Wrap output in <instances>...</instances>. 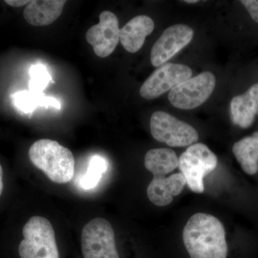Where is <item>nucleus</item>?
I'll return each instance as SVG.
<instances>
[{
  "instance_id": "nucleus-1",
  "label": "nucleus",
  "mask_w": 258,
  "mask_h": 258,
  "mask_svg": "<svg viewBox=\"0 0 258 258\" xmlns=\"http://www.w3.org/2000/svg\"><path fill=\"white\" fill-rule=\"evenodd\" d=\"M183 241L191 258H227L228 254L224 226L209 214L190 217L183 230Z\"/></svg>"
},
{
  "instance_id": "nucleus-2",
  "label": "nucleus",
  "mask_w": 258,
  "mask_h": 258,
  "mask_svg": "<svg viewBox=\"0 0 258 258\" xmlns=\"http://www.w3.org/2000/svg\"><path fill=\"white\" fill-rule=\"evenodd\" d=\"M29 158L34 166L57 184H66L74 178L75 159L73 153L56 141L40 139L29 149Z\"/></svg>"
},
{
  "instance_id": "nucleus-3",
  "label": "nucleus",
  "mask_w": 258,
  "mask_h": 258,
  "mask_svg": "<svg viewBox=\"0 0 258 258\" xmlns=\"http://www.w3.org/2000/svg\"><path fill=\"white\" fill-rule=\"evenodd\" d=\"M24 239L19 245L21 258H59L55 233L45 217H32L24 226Z\"/></svg>"
},
{
  "instance_id": "nucleus-4",
  "label": "nucleus",
  "mask_w": 258,
  "mask_h": 258,
  "mask_svg": "<svg viewBox=\"0 0 258 258\" xmlns=\"http://www.w3.org/2000/svg\"><path fill=\"white\" fill-rule=\"evenodd\" d=\"M217 165V156L208 146L195 143L180 156L178 166L189 189L194 192L203 193L204 177L215 170Z\"/></svg>"
},
{
  "instance_id": "nucleus-5",
  "label": "nucleus",
  "mask_w": 258,
  "mask_h": 258,
  "mask_svg": "<svg viewBox=\"0 0 258 258\" xmlns=\"http://www.w3.org/2000/svg\"><path fill=\"white\" fill-rule=\"evenodd\" d=\"M150 130L153 138L169 147H189L199 139L198 132L191 125L164 111L153 113Z\"/></svg>"
},
{
  "instance_id": "nucleus-6",
  "label": "nucleus",
  "mask_w": 258,
  "mask_h": 258,
  "mask_svg": "<svg viewBox=\"0 0 258 258\" xmlns=\"http://www.w3.org/2000/svg\"><path fill=\"white\" fill-rule=\"evenodd\" d=\"M81 247L84 258H119L113 227L101 217L93 219L83 227Z\"/></svg>"
},
{
  "instance_id": "nucleus-7",
  "label": "nucleus",
  "mask_w": 258,
  "mask_h": 258,
  "mask_svg": "<svg viewBox=\"0 0 258 258\" xmlns=\"http://www.w3.org/2000/svg\"><path fill=\"white\" fill-rule=\"evenodd\" d=\"M216 79L210 72L190 78L171 89L168 95L171 104L180 109L191 110L203 104L211 96Z\"/></svg>"
},
{
  "instance_id": "nucleus-8",
  "label": "nucleus",
  "mask_w": 258,
  "mask_h": 258,
  "mask_svg": "<svg viewBox=\"0 0 258 258\" xmlns=\"http://www.w3.org/2000/svg\"><path fill=\"white\" fill-rule=\"evenodd\" d=\"M191 76L192 71L187 66L166 62L154 71L143 83L140 95L145 99H154L166 91H170Z\"/></svg>"
},
{
  "instance_id": "nucleus-9",
  "label": "nucleus",
  "mask_w": 258,
  "mask_h": 258,
  "mask_svg": "<svg viewBox=\"0 0 258 258\" xmlns=\"http://www.w3.org/2000/svg\"><path fill=\"white\" fill-rule=\"evenodd\" d=\"M86 39L98 57H106L111 55L120 41V28L116 15L110 11L101 13L99 23L89 28Z\"/></svg>"
},
{
  "instance_id": "nucleus-10",
  "label": "nucleus",
  "mask_w": 258,
  "mask_h": 258,
  "mask_svg": "<svg viewBox=\"0 0 258 258\" xmlns=\"http://www.w3.org/2000/svg\"><path fill=\"white\" fill-rule=\"evenodd\" d=\"M194 31L189 26L182 24L166 28L153 45L151 62L155 67H160L174 57L192 40Z\"/></svg>"
},
{
  "instance_id": "nucleus-11",
  "label": "nucleus",
  "mask_w": 258,
  "mask_h": 258,
  "mask_svg": "<svg viewBox=\"0 0 258 258\" xmlns=\"http://www.w3.org/2000/svg\"><path fill=\"white\" fill-rule=\"evenodd\" d=\"M186 179L181 173L165 176H154L147 188V196L154 205L164 207L172 203L173 197L184 189Z\"/></svg>"
},
{
  "instance_id": "nucleus-12",
  "label": "nucleus",
  "mask_w": 258,
  "mask_h": 258,
  "mask_svg": "<svg viewBox=\"0 0 258 258\" xmlns=\"http://www.w3.org/2000/svg\"><path fill=\"white\" fill-rule=\"evenodd\" d=\"M232 123L242 128L253 123L258 114V83L252 85L246 92L236 96L230 103Z\"/></svg>"
},
{
  "instance_id": "nucleus-13",
  "label": "nucleus",
  "mask_w": 258,
  "mask_h": 258,
  "mask_svg": "<svg viewBox=\"0 0 258 258\" xmlns=\"http://www.w3.org/2000/svg\"><path fill=\"white\" fill-rule=\"evenodd\" d=\"M154 21L147 15H138L120 29V42L131 53L138 52L143 46L145 39L154 31Z\"/></svg>"
},
{
  "instance_id": "nucleus-14",
  "label": "nucleus",
  "mask_w": 258,
  "mask_h": 258,
  "mask_svg": "<svg viewBox=\"0 0 258 258\" xmlns=\"http://www.w3.org/2000/svg\"><path fill=\"white\" fill-rule=\"evenodd\" d=\"M66 1L34 0L24 10V18L34 26H47L60 18Z\"/></svg>"
},
{
  "instance_id": "nucleus-15",
  "label": "nucleus",
  "mask_w": 258,
  "mask_h": 258,
  "mask_svg": "<svg viewBox=\"0 0 258 258\" xmlns=\"http://www.w3.org/2000/svg\"><path fill=\"white\" fill-rule=\"evenodd\" d=\"M232 152L246 174H255L258 171V132L234 144Z\"/></svg>"
},
{
  "instance_id": "nucleus-16",
  "label": "nucleus",
  "mask_w": 258,
  "mask_h": 258,
  "mask_svg": "<svg viewBox=\"0 0 258 258\" xmlns=\"http://www.w3.org/2000/svg\"><path fill=\"white\" fill-rule=\"evenodd\" d=\"M144 166L154 176H165L179 166V159L172 149H153L146 154Z\"/></svg>"
},
{
  "instance_id": "nucleus-17",
  "label": "nucleus",
  "mask_w": 258,
  "mask_h": 258,
  "mask_svg": "<svg viewBox=\"0 0 258 258\" xmlns=\"http://www.w3.org/2000/svg\"><path fill=\"white\" fill-rule=\"evenodd\" d=\"M15 106L19 111L24 113H32L37 108H55L60 110V102L52 97L45 96L42 93L32 92L29 91H21L14 93L12 96Z\"/></svg>"
},
{
  "instance_id": "nucleus-18",
  "label": "nucleus",
  "mask_w": 258,
  "mask_h": 258,
  "mask_svg": "<svg viewBox=\"0 0 258 258\" xmlns=\"http://www.w3.org/2000/svg\"><path fill=\"white\" fill-rule=\"evenodd\" d=\"M106 169V161L103 157L100 156L92 157L90 161L87 172L81 178V186L86 189L95 187Z\"/></svg>"
},
{
  "instance_id": "nucleus-19",
  "label": "nucleus",
  "mask_w": 258,
  "mask_h": 258,
  "mask_svg": "<svg viewBox=\"0 0 258 258\" xmlns=\"http://www.w3.org/2000/svg\"><path fill=\"white\" fill-rule=\"evenodd\" d=\"M29 74L30 76L29 91L32 92L42 93L49 83H53L52 77L43 64L32 66L29 71Z\"/></svg>"
},
{
  "instance_id": "nucleus-20",
  "label": "nucleus",
  "mask_w": 258,
  "mask_h": 258,
  "mask_svg": "<svg viewBox=\"0 0 258 258\" xmlns=\"http://www.w3.org/2000/svg\"><path fill=\"white\" fill-rule=\"evenodd\" d=\"M240 3L248 12L252 20L258 23V0H242Z\"/></svg>"
},
{
  "instance_id": "nucleus-21",
  "label": "nucleus",
  "mask_w": 258,
  "mask_h": 258,
  "mask_svg": "<svg viewBox=\"0 0 258 258\" xmlns=\"http://www.w3.org/2000/svg\"><path fill=\"white\" fill-rule=\"evenodd\" d=\"M30 1L28 0H6L5 3L10 5V6L14 7V8H20V7H23L24 5H28L30 3Z\"/></svg>"
},
{
  "instance_id": "nucleus-22",
  "label": "nucleus",
  "mask_w": 258,
  "mask_h": 258,
  "mask_svg": "<svg viewBox=\"0 0 258 258\" xmlns=\"http://www.w3.org/2000/svg\"><path fill=\"white\" fill-rule=\"evenodd\" d=\"M3 186H3V169L1 164H0V196L3 193Z\"/></svg>"
},
{
  "instance_id": "nucleus-23",
  "label": "nucleus",
  "mask_w": 258,
  "mask_h": 258,
  "mask_svg": "<svg viewBox=\"0 0 258 258\" xmlns=\"http://www.w3.org/2000/svg\"><path fill=\"white\" fill-rule=\"evenodd\" d=\"M198 1H197V0H192V1H191V0H187V1H184V3H198Z\"/></svg>"
}]
</instances>
